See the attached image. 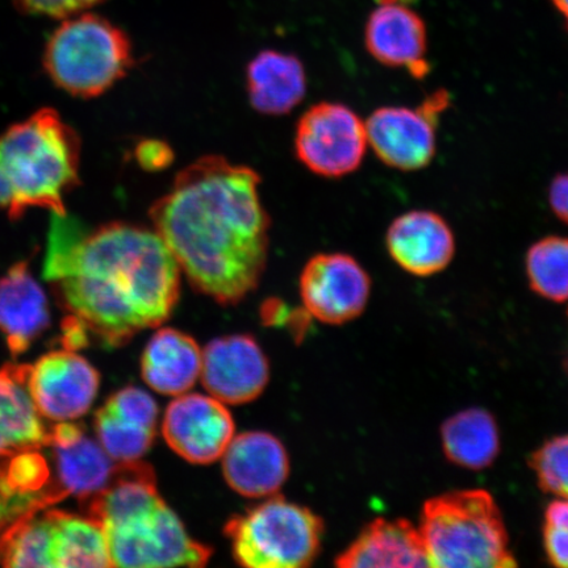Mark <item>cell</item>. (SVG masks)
Wrapping results in <instances>:
<instances>
[{"label":"cell","instance_id":"6","mask_svg":"<svg viewBox=\"0 0 568 568\" xmlns=\"http://www.w3.org/2000/svg\"><path fill=\"white\" fill-rule=\"evenodd\" d=\"M42 62L57 88L77 98H97L130 71L132 44L110 20L82 12L55 28Z\"/></svg>","mask_w":568,"mask_h":568},{"label":"cell","instance_id":"14","mask_svg":"<svg viewBox=\"0 0 568 568\" xmlns=\"http://www.w3.org/2000/svg\"><path fill=\"white\" fill-rule=\"evenodd\" d=\"M159 416L158 403L146 390L125 387L97 412V439L116 464L139 460L158 436Z\"/></svg>","mask_w":568,"mask_h":568},{"label":"cell","instance_id":"33","mask_svg":"<svg viewBox=\"0 0 568 568\" xmlns=\"http://www.w3.org/2000/svg\"><path fill=\"white\" fill-rule=\"evenodd\" d=\"M545 524L568 528V499H557L546 509Z\"/></svg>","mask_w":568,"mask_h":568},{"label":"cell","instance_id":"18","mask_svg":"<svg viewBox=\"0 0 568 568\" xmlns=\"http://www.w3.org/2000/svg\"><path fill=\"white\" fill-rule=\"evenodd\" d=\"M48 443L52 445L63 493L89 500L109 485L118 464L81 425L57 423Z\"/></svg>","mask_w":568,"mask_h":568},{"label":"cell","instance_id":"32","mask_svg":"<svg viewBox=\"0 0 568 568\" xmlns=\"http://www.w3.org/2000/svg\"><path fill=\"white\" fill-rule=\"evenodd\" d=\"M549 204L560 222L568 225V173L554 178L549 187Z\"/></svg>","mask_w":568,"mask_h":568},{"label":"cell","instance_id":"9","mask_svg":"<svg viewBox=\"0 0 568 568\" xmlns=\"http://www.w3.org/2000/svg\"><path fill=\"white\" fill-rule=\"evenodd\" d=\"M449 105V94L439 90L417 109L382 106L367 119L368 145L387 166L415 172L429 165L437 151L439 115Z\"/></svg>","mask_w":568,"mask_h":568},{"label":"cell","instance_id":"16","mask_svg":"<svg viewBox=\"0 0 568 568\" xmlns=\"http://www.w3.org/2000/svg\"><path fill=\"white\" fill-rule=\"evenodd\" d=\"M386 245L390 258L407 273H442L456 254V239L443 216L432 211H410L389 225Z\"/></svg>","mask_w":568,"mask_h":568},{"label":"cell","instance_id":"5","mask_svg":"<svg viewBox=\"0 0 568 568\" xmlns=\"http://www.w3.org/2000/svg\"><path fill=\"white\" fill-rule=\"evenodd\" d=\"M429 567L508 568L516 559L499 507L483 489L432 497L422 514Z\"/></svg>","mask_w":568,"mask_h":568},{"label":"cell","instance_id":"12","mask_svg":"<svg viewBox=\"0 0 568 568\" xmlns=\"http://www.w3.org/2000/svg\"><path fill=\"white\" fill-rule=\"evenodd\" d=\"M234 430L231 412L211 395L178 396L162 420V435L170 449L194 465H210L222 458Z\"/></svg>","mask_w":568,"mask_h":568},{"label":"cell","instance_id":"10","mask_svg":"<svg viewBox=\"0 0 568 568\" xmlns=\"http://www.w3.org/2000/svg\"><path fill=\"white\" fill-rule=\"evenodd\" d=\"M371 293V276L347 254H317L301 275L304 310L324 324L339 325L357 318Z\"/></svg>","mask_w":568,"mask_h":568},{"label":"cell","instance_id":"22","mask_svg":"<svg viewBox=\"0 0 568 568\" xmlns=\"http://www.w3.org/2000/svg\"><path fill=\"white\" fill-rule=\"evenodd\" d=\"M246 90L255 111L281 116L303 101L307 92V74L297 57L264 51L247 65Z\"/></svg>","mask_w":568,"mask_h":568},{"label":"cell","instance_id":"8","mask_svg":"<svg viewBox=\"0 0 568 568\" xmlns=\"http://www.w3.org/2000/svg\"><path fill=\"white\" fill-rule=\"evenodd\" d=\"M367 146L364 120L345 104L312 105L296 126L297 159L320 176L339 178L355 172L365 159Z\"/></svg>","mask_w":568,"mask_h":568},{"label":"cell","instance_id":"35","mask_svg":"<svg viewBox=\"0 0 568 568\" xmlns=\"http://www.w3.org/2000/svg\"><path fill=\"white\" fill-rule=\"evenodd\" d=\"M378 2L381 4H403L404 2H412V0H378Z\"/></svg>","mask_w":568,"mask_h":568},{"label":"cell","instance_id":"2","mask_svg":"<svg viewBox=\"0 0 568 568\" xmlns=\"http://www.w3.org/2000/svg\"><path fill=\"white\" fill-rule=\"evenodd\" d=\"M261 176L220 155L178 173L149 211L153 230L193 287L220 304H236L257 288L270 246Z\"/></svg>","mask_w":568,"mask_h":568},{"label":"cell","instance_id":"29","mask_svg":"<svg viewBox=\"0 0 568 568\" xmlns=\"http://www.w3.org/2000/svg\"><path fill=\"white\" fill-rule=\"evenodd\" d=\"M104 0H13L17 9L30 17L68 19L88 11Z\"/></svg>","mask_w":568,"mask_h":568},{"label":"cell","instance_id":"21","mask_svg":"<svg viewBox=\"0 0 568 568\" xmlns=\"http://www.w3.org/2000/svg\"><path fill=\"white\" fill-rule=\"evenodd\" d=\"M202 351L196 341L181 331L162 328L149 339L141 357V374L155 393L187 394L201 378Z\"/></svg>","mask_w":568,"mask_h":568},{"label":"cell","instance_id":"26","mask_svg":"<svg viewBox=\"0 0 568 568\" xmlns=\"http://www.w3.org/2000/svg\"><path fill=\"white\" fill-rule=\"evenodd\" d=\"M529 286L545 300L568 301V237L549 236L532 244L527 254Z\"/></svg>","mask_w":568,"mask_h":568},{"label":"cell","instance_id":"28","mask_svg":"<svg viewBox=\"0 0 568 568\" xmlns=\"http://www.w3.org/2000/svg\"><path fill=\"white\" fill-rule=\"evenodd\" d=\"M529 466L542 491L568 499V435L554 437L538 447Z\"/></svg>","mask_w":568,"mask_h":568},{"label":"cell","instance_id":"25","mask_svg":"<svg viewBox=\"0 0 568 568\" xmlns=\"http://www.w3.org/2000/svg\"><path fill=\"white\" fill-rule=\"evenodd\" d=\"M53 568L112 567L102 525L91 516L52 513Z\"/></svg>","mask_w":568,"mask_h":568},{"label":"cell","instance_id":"4","mask_svg":"<svg viewBox=\"0 0 568 568\" xmlns=\"http://www.w3.org/2000/svg\"><path fill=\"white\" fill-rule=\"evenodd\" d=\"M81 141L59 112L41 109L0 134V210L13 220L30 209L67 215L80 183Z\"/></svg>","mask_w":568,"mask_h":568},{"label":"cell","instance_id":"7","mask_svg":"<svg viewBox=\"0 0 568 568\" xmlns=\"http://www.w3.org/2000/svg\"><path fill=\"white\" fill-rule=\"evenodd\" d=\"M234 560L251 568H301L314 564L324 535L311 509L274 495L225 525Z\"/></svg>","mask_w":568,"mask_h":568},{"label":"cell","instance_id":"1","mask_svg":"<svg viewBox=\"0 0 568 568\" xmlns=\"http://www.w3.org/2000/svg\"><path fill=\"white\" fill-rule=\"evenodd\" d=\"M44 276L71 322L120 346L173 314L182 272L154 230L110 223L87 232L53 213Z\"/></svg>","mask_w":568,"mask_h":568},{"label":"cell","instance_id":"31","mask_svg":"<svg viewBox=\"0 0 568 568\" xmlns=\"http://www.w3.org/2000/svg\"><path fill=\"white\" fill-rule=\"evenodd\" d=\"M544 546L551 565L568 568V528L545 524Z\"/></svg>","mask_w":568,"mask_h":568},{"label":"cell","instance_id":"20","mask_svg":"<svg viewBox=\"0 0 568 568\" xmlns=\"http://www.w3.org/2000/svg\"><path fill=\"white\" fill-rule=\"evenodd\" d=\"M49 320L44 290L33 278L27 262H18L0 280V331L11 352L24 353L48 328Z\"/></svg>","mask_w":568,"mask_h":568},{"label":"cell","instance_id":"13","mask_svg":"<svg viewBox=\"0 0 568 568\" xmlns=\"http://www.w3.org/2000/svg\"><path fill=\"white\" fill-rule=\"evenodd\" d=\"M201 379L211 396L240 406L264 393L270 379L268 361L252 336L215 338L202 351Z\"/></svg>","mask_w":568,"mask_h":568},{"label":"cell","instance_id":"11","mask_svg":"<svg viewBox=\"0 0 568 568\" xmlns=\"http://www.w3.org/2000/svg\"><path fill=\"white\" fill-rule=\"evenodd\" d=\"M101 376L73 351L52 352L27 368V388L41 417L55 423L87 415L98 395Z\"/></svg>","mask_w":568,"mask_h":568},{"label":"cell","instance_id":"30","mask_svg":"<svg viewBox=\"0 0 568 568\" xmlns=\"http://www.w3.org/2000/svg\"><path fill=\"white\" fill-rule=\"evenodd\" d=\"M136 159L142 168L152 172V170L166 169L172 163L174 155L165 142L145 140L136 149Z\"/></svg>","mask_w":568,"mask_h":568},{"label":"cell","instance_id":"3","mask_svg":"<svg viewBox=\"0 0 568 568\" xmlns=\"http://www.w3.org/2000/svg\"><path fill=\"white\" fill-rule=\"evenodd\" d=\"M90 516L102 525L112 567H203L212 550L195 541L162 499L145 462L118 464L101 493L90 497Z\"/></svg>","mask_w":568,"mask_h":568},{"label":"cell","instance_id":"27","mask_svg":"<svg viewBox=\"0 0 568 568\" xmlns=\"http://www.w3.org/2000/svg\"><path fill=\"white\" fill-rule=\"evenodd\" d=\"M52 513L32 516L4 538L2 560L7 567L53 568Z\"/></svg>","mask_w":568,"mask_h":568},{"label":"cell","instance_id":"15","mask_svg":"<svg viewBox=\"0 0 568 568\" xmlns=\"http://www.w3.org/2000/svg\"><path fill=\"white\" fill-rule=\"evenodd\" d=\"M222 458L229 486L251 499L278 494L288 478L286 447L267 432H245L233 437Z\"/></svg>","mask_w":568,"mask_h":568},{"label":"cell","instance_id":"24","mask_svg":"<svg viewBox=\"0 0 568 568\" xmlns=\"http://www.w3.org/2000/svg\"><path fill=\"white\" fill-rule=\"evenodd\" d=\"M442 437L446 458L468 470L491 466L500 453L499 428L485 409L458 412L443 425Z\"/></svg>","mask_w":568,"mask_h":568},{"label":"cell","instance_id":"17","mask_svg":"<svg viewBox=\"0 0 568 568\" xmlns=\"http://www.w3.org/2000/svg\"><path fill=\"white\" fill-rule=\"evenodd\" d=\"M365 42L382 65L407 69L418 80L429 73L424 21L406 6L381 4L368 18Z\"/></svg>","mask_w":568,"mask_h":568},{"label":"cell","instance_id":"34","mask_svg":"<svg viewBox=\"0 0 568 568\" xmlns=\"http://www.w3.org/2000/svg\"><path fill=\"white\" fill-rule=\"evenodd\" d=\"M552 3L556 4L560 13H562L568 27V0H552Z\"/></svg>","mask_w":568,"mask_h":568},{"label":"cell","instance_id":"19","mask_svg":"<svg viewBox=\"0 0 568 568\" xmlns=\"http://www.w3.org/2000/svg\"><path fill=\"white\" fill-rule=\"evenodd\" d=\"M341 568L429 567L420 530L407 520L376 518L336 559Z\"/></svg>","mask_w":568,"mask_h":568},{"label":"cell","instance_id":"23","mask_svg":"<svg viewBox=\"0 0 568 568\" xmlns=\"http://www.w3.org/2000/svg\"><path fill=\"white\" fill-rule=\"evenodd\" d=\"M48 437L28 393L27 368L0 371V454L36 449Z\"/></svg>","mask_w":568,"mask_h":568}]
</instances>
